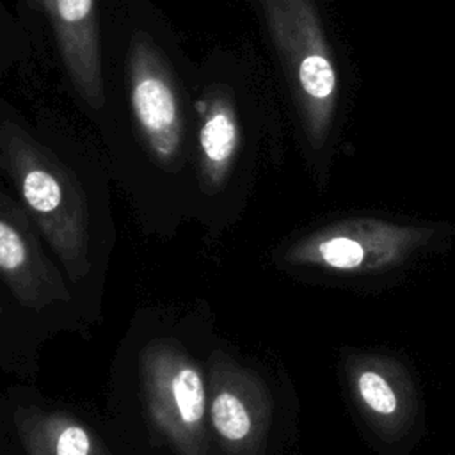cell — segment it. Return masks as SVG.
<instances>
[{
	"label": "cell",
	"mask_w": 455,
	"mask_h": 455,
	"mask_svg": "<svg viewBox=\"0 0 455 455\" xmlns=\"http://www.w3.org/2000/svg\"><path fill=\"white\" fill-rule=\"evenodd\" d=\"M208 423L224 455H258L268 407L263 384L228 352H212L206 364Z\"/></svg>",
	"instance_id": "cell-8"
},
{
	"label": "cell",
	"mask_w": 455,
	"mask_h": 455,
	"mask_svg": "<svg viewBox=\"0 0 455 455\" xmlns=\"http://www.w3.org/2000/svg\"><path fill=\"white\" fill-rule=\"evenodd\" d=\"M196 59L153 0H112L103 105L91 124L114 185L146 236L192 222Z\"/></svg>",
	"instance_id": "cell-1"
},
{
	"label": "cell",
	"mask_w": 455,
	"mask_h": 455,
	"mask_svg": "<svg viewBox=\"0 0 455 455\" xmlns=\"http://www.w3.org/2000/svg\"><path fill=\"white\" fill-rule=\"evenodd\" d=\"M12 419L27 455H110L101 437L69 412L27 405Z\"/></svg>",
	"instance_id": "cell-10"
},
{
	"label": "cell",
	"mask_w": 455,
	"mask_h": 455,
	"mask_svg": "<svg viewBox=\"0 0 455 455\" xmlns=\"http://www.w3.org/2000/svg\"><path fill=\"white\" fill-rule=\"evenodd\" d=\"M140 387L151 427L176 455H210L206 380L172 338H155L139 354Z\"/></svg>",
	"instance_id": "cell-6"
},
{
	"label": "cell",
	"mask_w": 455,
	"mask_h": 455,
	"mask_svg": "<svg viewBox=\"0 0 455 455\" xmlns=\"http://www.w3.org/2000/svg\"><path fill=\"white\" fill-rule=\"evenodd\" d=\"M259 18L309 149L329 137L338 80L313 0H242Z\"/></svg>",
	"instance_id": "cell-5"
},
{
	"label": "cell",
	"mask_w": 455,
	"mask_h": 455,
	"mask_svg": "<svg viewBox=\"0 0 455 455\" xmlns=\"http://www.w3.org/2000/svg\"><path fill=\"white\" fill-rule=\"evenodd\" d=\"M37 66L32 46L5 0H0V89L12 75H21Z\"/></svg>",
	"instance_id": "cell-11"
},
{
	"label": "cell",
	"mask_w": 455,
	"mask_h": 455,
	"mask_svg": "<svg viewBox=\"0 0 455 455\" xmlns=\"http://www.w3.org/2000/svg\"><path fill=\"white\" fill-rule=\"evenodd\" d=\"M423 231L375 219H355L327 226L295 240L283 251L288 263H322L338 270H357L387 261L411 247Z\"/></svg>",
	"instance_id": "cell-9"
},
{
	"label": "cell",
	"mask_w": 455,
	"mask_h": 455,
	"mask_svg": "<svg viewBox=\"0 0 455 455\" xmlns=\"http://www.w3.org/2000/svg\"><path fill=\"white\" fill-rule=\"evenodd\" d=\"M192 222L220 240L240 219L267 132L263 82L249 50L219 44L196 60Z\"/></svg>",
	"instance_id": "cell-3"
},
{
	"label": "cell",
	"mask_w": 455,
	"mask_h": 455,
	"mask_svg": "<svg viewBox=\"0 0 455 455\" xmlns=\"http://www.w3.org/2000/svg\"><path fill=\"white\" fill-rule=\"evenodd\" d=\"M0 181L30 215L68 283H87L116 240L114 181L98 144L55 108L28 114L0 89Z\"/></svg>",
	"instance_id": "cell-2"
},
{
	"label": "cell",
	"mask_w": 455,
	"mask_h": 455,
	"mask_svg": "<svg viewBox=\"0 0 455 455\" xmlns=\"http://www.w3.org/2000/svg\"><path fill=\"white\" fill-rule=\"evenodd\" d=\"M357 387L364 403L377 414H393L396 411V395L384 377L375 371H364L359 375Z\"/></svg>",
	"instance_id": "cell-12"
},
{
	"label": "cell",
	"mask_w": 455,
	"mask_h": 455,
	"mask_svg": "<svg viewBox=\"0 0 455 455\" xmlns=\"http://www.w3.org/2000/svg\"><path fill=\"white\" fill-rule=\"evenodd\" d=\"M37 64L92 124L103 105V34L112 0H7Z\"/></svg>",
	"instance_id": "cell-4"
},
{
	"label": "cell",
	"mask_w": 455,
	"mask_h": 455,
	"mask_svg": "<svg viewBox=\"0 0 455 455\" xmlns=\"http://www.w3.org/2000/svg\"><path fill=\"white\" fill-rule=\"evenodd\" d=\"M2 313H4V306H2V299H0V316H2Z\"/></svg>",
	"instance_id": "cell-13"
},
{
	"label": "cell",
	"mask_w": 455,
	"mask_h": 455,
	"mask_svg": "<svg viewBox=\"0 0 455 455\" xmlns=\"http://www.w3.org/2000/svg\"><path fill=\"white\" fill-rule=\"evenodd\" d=\"M0 281L20 306L37 313L73 299L71 284L34 220L2 181Z\"/></svg>",
	"instance_id": "cell-7"
}]
</instances>
